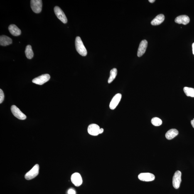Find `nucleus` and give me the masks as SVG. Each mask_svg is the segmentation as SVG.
<instances>
[{"instance_id":"nucleus-1","label":"nucleus","mask_w":194,"mask_h":194,"mask_svg":"<svg viewBox=\"0 0 194 194\" xmlns=\"http://www.w3.org/2000/svg\"><path fill=\"white\" fill-rule=\"evenodd\" d=\"M76 49L78 53L82 56H86L87 54V51L80 37L76 38L75 40Z\"/></svg>"},{"instance_id":"nucleus-2","label":"nucleus","mask_w":194,"mask_h":194,"mask_svg":"<svg viewBox=\"0 0 194 194\" xmlns=\"http://www.w3.org/2000/svg\"><path fill=\"white\" fill-rule=\"evenodd\" d=\"M39 171V166L38 164H36L27 172L25 175V179L27 180H30L33 179L38 176Z\"/></svg>"},{"instance_id":"nucleus-3","label":"nucleus","mask_w":194,"mask_h":194,"mask_svg":"<svg viewBox=\"0 0 194 194\" xmlns=\"http://www.w3.org/2000/svg\"><path fill=\"white\" fill-rule=\"evenodd\" d=\"M31 7L33 12L40 13L42 10V1L41 0H31Z\"/></svg>"},{"instance_id":"nucleus-4","label":"nucleus","mask_w":194,"mask_h":194,"mask_svg":"<svg viewBox=\"0 0 194 194\" xmlns=\"http://www.w3.org/2000/svg\"><path fill=\"white\" fill-rule=\"evenodd\" d=\"M50 78L49 75L48 74H44L33 79L32 81L33 83L37 85H42L48 82Z\"/></svg>"},{"instance_id":"nucleus-5","label":"nucleus","mask_w":194,"mask_h":194,"mask_svg":"<svg viewBox=\"0 0 194 194\" xmlns=\"http://www.w3.org/2000/svg\"><path fill=\"white\" fill-rule=\"evenodd\" d=\"M182 173L180 171H176L174 175L173 178V185L176 189L179 188L180 183L182 181Z\"/></svg>"},{"instance_id":"nucleus-6","label":"nucleus","mask_w":194,"mask_h":194,"mask_svg":"<svg viewBox=\"0 0 194 194\" xmlns=\"http://www.w3.org/2000/svg\"><path fill=\"white\" fill-rule=\"evenodd\" d=\"M11 112L15 117L20 120H25L26 118V116L21 112L16 105H13L11 107Z\"/></svg>"},{"instance_id":"nucleus-7","label":"nucleus","mask_w":194,"mask_h":194,"mask_svg":"<svg viewBox=\"0 0 194 194\" xmlns=\"http://www.w3.org/2000/svg\"><path fill=\"white\" fill-rule=\"evenodd\" d=\"M54 11L57 17L62 23H67V18L65 13L60 7L58 6H55L54 8Z\"/></svg>"},{"instance_id":"nucleus-8","label":"nucleus","mask_w":194,"mask_h":194,"mask_svg":"<svg viewBox=\"0 0 194 194\" xmlns=\"http://www.w3.org/2000/svg\"><path fill=\"white\" fill-rule=\"evenodd\" d=\"M71 180L72 183L76 187L81 185L83 182L82 177L80 173H75L71 177Z\"/></svg>"},{"instance_id":"nucleus-9","label":"nucleus","mask_w":194,"mask_h":194,"mask_svg":"<svg viewBox=\"0 0 194 194\" xmlns=\"http://www.w3.org/2000/svg\"><path fill=\"white\" fill-rule=\"evenodd\" d=\"M100 129V127L98 125L92 124L89 126L87 129V131L91 135L97 136L100 134L99 131Z\"/></svg>"},{"instance_id":"nucleus-10","label":"nucleus","mask_w":194,"mask_h":194,"mask_svg":"<svg viewBox=\"0 0 194 194\" xmlns=\"http://www.w3.org/2000/svg\"><path fill=\"white\" fill-rule=\"evenodd\" d=\"M138 178L141 181L150 182L155 179V176L151 173H141L138 175Z\"/></svg>"},{"instance_id":"nucleus-11","label":"nucleus","mask_w":194,"mask_h":194,"mask_svg":"<svg viewBox=\"0 0 194 194\" xmlns=\"http://www.w3.org/2000/svg\"><path fill=\"white\" fill-rule=\"evenodd\" d=\"M148 43L146 40H142L140 44L139 48H138L137 52V56L138 57H141L144 54L147 48Z\"/></svg>"},{"instance_id":"nucleus-12","label":"nucleus","mask_w":194,"mask_h":194,"mask_svg":"<svg viewBox=\"0 0 194 194\" xmlns=\"http://www.w3.org/2000/svg\"><path fill=\"white\" fill-rule=\"evenodd\" d=\"M121 98V94H117L115 95L110 104V108L112 110L115 109L120 102Z\"/></svg>"},{"instance_id":"nucleus-13","label":"nucleus","mask_w":194,"mask_h":194,"mask_svg":"<svg viewBox=\"0 0 194 194\" xmlns=\"http://www.w3.org/2000/svg\"><path fill=\"white\" fill-rule=\"evenodd\" d=\"M175 21L178 24L186 25L190 23V18L187 15H181L175 18Z\"/></svg>"},{"instance_id":"nucleus-14","label":"nucleus","mask_w":194,"mask_h":194,"mask_svg":"<svg viewBox=\"0 0 194 194\" xmlns=\"http://www.w3.org/2000/svg\"><path fill=\"white\" fill-rule=\"evenodd\" d=\"M8 30L11 34L14 36H18L21 35V30L16 25L11 24L8 27Z\"/></svg>"},{"instance_id":"nucleus-15","label":"nucleus","mask_w":194,"mask_h":194,"mask_svg":"<svg viewBox=\"0 0 194 194\" xmlns=\"http://www.w3.org/2000/svg\"><path fill=\"white\" fill-rule=\"evenodd\" d=\"M12 43V40L9 37L6 35H2L0 37V44L1 46H7L11 44Z\"/></svg>"},{"instance_id":"nucleus-16","label":"nucleus","mask_w":194,"mask_h":194,"mask_svg":"<svg viewBox=\"0 0 194 194\" xmlns=\"http://www.w3.org/2000/svg\"><path fill=\"white\" fill-rule=\"evenodd\" d=\"M165 20V16L163 14H160L156 16L151 22V24L153 26L161 24L163 23Z\"/></svg>"},{"instance_id":"nucleus-17","label":"nucleus","mask_w":194,"mask_h":194,"mask_svg":"<svg viewBox=\"0 0 194 194\" xmlns=\"http://www.w3.org/2000/svg\"><path fill=\"white\" fill-rule=\"evenodd\" d=\"M178 131L177 129H172L169 130L165 134V137L167 139L171 140L178 135Z\"/></svg>"},{"instance_id":"nucleus-18","label":"nucleus","mask_w":194,"mask_h":194,"mask_svg":"<svg viewBox=\"0 0 194 194\" xmlns=\"http://www.w3.org/2000/svg\"><path fill=\"white\" fill-rule=\"evenodd\" d=\"M25 53L27 58L28 59H31L33 58V53L31 45H27L25 49Z\"/></svg>"},{"instance_id":"nucleus-19","label":"nucleus","mask_w":194,"mask_h":194,"mask_svg":"<svg viewBox=\"0 0 194 194\" xmlns=\"http://www.w3.org/2000/svg\"><path fill=\"white\" fill-rule=\"evenodd\" d=\"M117 75V70L116 68H113L110 70V75L108 80L109 84L112 83L115 79L116 75Z\"/></svg>"},{"instance_id":"nucleus-20","label":"nucleus","mask_w":194,"mask_h":194,"mask_svg":"<svg viewBox=\"0 0 194 194\" xmlns=\"http://www.w3.org/2000/svg\"><path fill=\"white\" fill-rule=\"evenodd\" d=\"M185 95L187 97H194V89L191 87H185L183 89Z\"/></svg>"},{"instance_id":"nucleus-21","label":"nucleus","mask_w":194,"mask_h":194,"mask_svg":"<svg viewBox=\"0 0 194 194\" xmlns=\"http://www.w3.org/2000/svg\"><path fill=\"white\" fill-rule=\"evenodd\" d=\"M151 122L152 124L155 126H159L162 124V121L158 117L153 118L151 119Z\"/></svg>"},{"instance_id":"nucleus-22","label":"nucleus","mask_w":194,"mask_h":194,"mask_svg":"<svg viewBox=\"0 0 194 194\" xmlns=\"http://www.w3.org/2000/svg\"><path fill=\"white\" fill-rule=\"evenodd\" d=\"M4 93L1 89H0V103L1 104L4 101Z\"/></svg>"},{"instance_id":"nucleus-23","label":"nucleus","mask_w":194,"mask_h":194,"mask_svg":"<svg viewBox=\"0 0 194 194\" xmlns=\"http://www.w3.org/2000/svg\"><path fill=\"white\" fill-rule=\"evenodd\" d=\"M68 194H76V192L75 190L72 189H70L68 191Z\"/></svg>"},{"instance_id":"nucleus-24","label":"nucleus","mask_w":194,"mask_h":194,"mask_svg":"<svg viewBox=\"0 0 194 194\" xmlns=\"http://www.w3.org/2000/svg\"><path fill=\"white\" fill-rule=\"evenodd\" d=\"M104 130L103 129H100V131H99V134H102L103 132H104Z\"/></svg>"},{"instance_id":"nucleus-25","label":"nucleus","mask_w":194,"mask_h":194,"mask_svg":"<svg viewBox=\"0 0 194 194\" xmlns=\"http://www.w3.org/2000/svg\"><path fill=\"white\" fill-rule=\"evenodd\" d=\"M191 124L192 126L194 129V118L191 121Z\"/></svg>"},{"instance_id":"nucleus-26","label":"nucleus","mask_w":194,"mask_h":194,"mask_svg":"<svg viewBox=\"0 0 194 194\" xmlns=\"http://www.w3.org/2000/svg\"><path fill=\"white\" fill-rule=\"evenodd\" d=\"M192 51H193V53L194 55V43L193 44H192Z\"/></svg>"},{"instance_id":"nucleus-27","label":"nucleus","mask_w":194,"mask_h":194,"mask_svg":"<svg viewBox=\"0 0 194 194\" xmlns=\"http://www.w3.org/2000/svg\"><path fill=\"white\" fill-rule=\"evenodd\" d=\"M155 1V0H149V2L151 3H154Z\"/></svg>"}]
</instances>
